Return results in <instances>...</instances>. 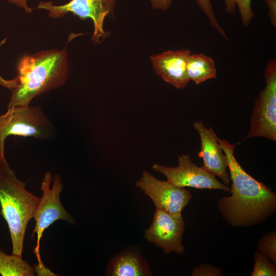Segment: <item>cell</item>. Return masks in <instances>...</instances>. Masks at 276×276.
Segmentation results:
<instances>
[{
	"instance_id": "obj_1",
	"label": "cell",
	"mask_w": 276,
	"mask_h": 276,
	"mask_svg": "<svg viewBox=\"0 0 276 276\" xmlns=\"http://www.w3.org/2000/svg\"><path fill=\"white\" fill-rule=\"evenodd\" d=\"M217 140L227 157L232 182L231 195L222 197L218 203L222 216L235 227L261 224L275 212V193L242 168L234 155L235 145L226 140Z\"/></svg>"
},
{
	"instance_id": "obj_2",
	"label": "cell",
	"mask_w": 276,
	"mask_h": 276,
	"mask_svg": "<svg viewBox=\"0 0 276 276\" xmlns=\"http://www.w3.org/2000/svg\"><path fill=\"white\" fill-rule=\"evenodd\" d=\"M8 107L28 106L35 97L64 84L68 75L65 50L42 51L22 57Z\"/></svg>"
},
{
	"instance_id": "obj_3",
	"label": "cell",
	"mask_w": 276,
	"mask_h": 276,
	"mask_svg": "<svg viewBox=\"0 0 276 276\" xmlns=\"http://www.w3.org/2000/svg\"><path fill=\"white\" fill-rule=\"evenodd\" d=\"M26 183L16 177L5 157H0V214L9 228L12 254L20 257L28 222L40 200L26 189Z\"/></svg>"
},
{
	"instance_id": "obj_4",
	"label": "cell",
	"mask_w": 276,
	"mask_h": 276,
	"mask_svg": "<svg viewBox=\"0 0 276 276\" xmlns=\"http://www.w3.org/2000/svg\"><path fill=\"white\" fill-rule=\"evenodd\" d=\"M51 122L38 106L8 107L0 116V157L5 156V142L9 135L47 139L52 134Z\"/></svg>"
},
{
	"instance_id": "obj_5",
	"label": "cell",
	"mask_w": 276,
	"mask_h": 276,
	"mask_svg": "<svg viewBox=\"0 0 276 276\" xmlns=\"http://www.w3.org/2000/svg\"><path fill=\"white\" fill-rule=\"evenodd\" d=\"M52 180V174L49 171L47 172L40 187L42 195L33 216L35 225L31 238L36 234V245L33 252L36 256L38 264L34 266L38 268L45 267L40 255V242L44 231L58 220H64L70 224L75 223L73 218L65 210L60 200V195L63 190L60 176L58 174L54 176L53 186L50 188Z\"/></svg>"
},
{
	"instance_id": "obj_6",
	"label": "cell",
	"mask_w": 276,
	"mask_h": 276,
	"mask_svg": "<svg viewBox=\"0 0 276 276\" xmlns=\"http://www.w3.org/2000/svg\"><path fill=\"white\" fill-rule=\"evenodd\" d=\"M265 86L255 99L245 139L263 137L276 142V61L269 60L265 70Z\"/></svg>"
},
{
	"instance_id": "obj_7",
	"label": "cell",
	"mask_w": 276,
	"mask_h": 276,
	"mask_svg": "<svg viewBox=\"0 0 276 276\" xmlns=\"http://www.w3.org/2000/svg\"><path fill=\"white\" fill-rule=\"evenodd\" d=\"M117 0H71L63 5H54L53 2H41L36 9L49 11V16L54 18L64 16L71 12L81 19H91L94 23L91 40L94 43L103 41L109 33L103 30L104 20L112 14Z\"/></svg>"
},
{
	"instance_id": "obj_8",
	"label": "cell",
	"mask_w": 276,
	"mask_h": 276,
	"mask_svg": "<svg viewBox=\"0 0 276 276\" xmlns=\"http://www.w3.org/2000/svg\"><path fill=\"white\" fill-rule=\"evenodd\" d=\"M178 165L169 167L154 164L151 168L163 174L167 181L179 187H191L196 189L221 190L229 191V188L219 182L216 177L202 167H199L192 162L189 154H182L178 156Z\"/></svg>"
},
{
	"instance_id": "obj_9",
	"label": "cell",
	"mask_w": 276,
	"mask_h": 276,
	"mask_svg": "<svg viewBox=\"0 0 276 276\" xmlns=\"http://www.w3.org/2000/svg\"><path fill=\"white\" fill-rule=\"evenodd\" d=\"M135 185L151 199L156 209L170 214H181L192 198L191 194L183 188L159 180L147 171L142 172Z\"/></svg>"
},
{
	"instance_id": "obj_10",
	"label": "cell",
	"mask_w": 276,
	"mask_h": 276,
	"mask_svg": "<svg viewBox=\"0 0 276 276\" xmlns=\"http://www.w3.org/2000/svg\"><path fill=\"white\" fill-rule=\"evenodd\" d=\"M185 223L181 214H170L156 209L152 222L145 230V238L157 246L163 248L165 254L174 251L183 254L182 244Z\"/></svg>"
},
{
	"instance_id": "obj_11",
	"label": "cell",
	"mask_w": 276,
	"mask_h": 276,
	"mask_svg": "<svg viewBox=\"0 0 276 276\" xmlns=\"http://www.w3.org/2000/svg\"><path fill=\"white\" fill-rule=\"evenodd\" d=\"M193 126L200 136L201 149L198 156L203 159L202 167L215 177H219L224 185H229L230 177L226 171L227 158L223 153L217 136L212 128H206L202 121L194 122Z\"/></svg>"
},
{
	"instance_id": "obj_12",
	"label": "cell",
	"mask_w": 276,
	"mask_h": 276,
	"mask_svg": "<svg viewBox=\"0 0 276 276\" xmlns=\"http://www.w3.org/2000/svg\"><path fill=\"white\" fill-rule=\"evenodd\" d=\"M191 51L169 50L151 55L150 61L156 73L164 81L178 89H183L190 81L186 64Z\"/></svg>"
},
{
	"instance_id": "obj_13",
	"label": "cell",
	"mask_w": 276,
	"mask_h": 276,
	"mask_svg": "<svg viewBox=\"0 0 276 276\" xmlns=\"http://www.w3.org/2000/svg\"><path fill=\"white\" fill-rule=\"evenodd\" d=\"M106 275L110 276H149L152 272L147 262L140 251L125 249L109 261Z\"/></svg>"
},
{
	"instance_id": "obj_14",
	"label": "cell",
	"mask_w": 276,
	"mask_h": 276,
	"mask_svg": "<svg viewBox=\"0 0 276 276\" xmlns=\"http://www.w3.org/2000/svg\"><path fill=\"white\" fill-rule=\"evenodd\" d=\"M186 70L190 80L197 85L217 77L214 60L202 53H191L187 60Z\"/></svg>"
},
{
	"instance_id": "obj_15",
	"label": "cell",
	"mask_w": 276,
	"mask_h": 276,
	"mask_svg": "<svg viewBox=\"0 0 276 276\" xmlns=\"http://www.w3.org/2000/svg\"><path fill=\"white\" fill-rule=\"evenodd\" d=\"M0 274L3 276H34V268L22 257L8 255L0 248Z\"/></svg>"
},
{
	"instance_id": "obj_16",
	"label": "cell",
	"mask_w": 276,
	"mask_h": 276,
	"mask_svg": "<svg viewBox=\"0 0 276 276\" xmlns=\"http://www.w3.org/2000/svg\"><path fill=\"white\" fill-rule=\"evenodd\" d=\"M251 3V0H224L225 11L228 13L233 14L238 7L241 23L246 27L254 17Z\"/></svg>"
},
{
	"instance_id": "obj_17",
	"label": "cell",
	"mask_w": 276,
	"mask_h": 276,
	"mask_svg": "<svg viewBox=\"0 0 276 276\" xmlns=\"http://www.w3.org/2000/svg\"><path fill=\"white\" fill-rule=\"evenodd\" d=\"M255 264L251 276H275V264L260 251L254 254Z\"/></svg>"
},
{
	"instance_id": "obj_18",
	"label": "cell",
	"mask_w": 276,
	"mask_h": 276,
	"mask_svg": "<svg viewBox=\"0 0 276 276\" xmlns=\"http://www.w3.org/2000/svg\"><path fill=\"white\" fill-rule=\"evenodd\" d=\"M259 251L276 263V233L275 231L265 234L259 241Z\"/></svg>"
},
{
	"instance_id": "obj_19",
	"label": "cell",
	"mask_w": 276,
	"mask_h": 276,
	"mask_svg": "<svg viewBox=\"0 0 276 276\" xmlns=\"http://www.w3.org/2000/svg\"><path fill=\"white\" fill-rule=\"evenodd\" d=\"M194 1L207 17L211 27L215 29L226 40H227L228 37L225 31L217 20L211 1L194 0Z\"/></svg>"
},
{
	"instance_id": "obj_20",
	"label": "cell",
	"mask_w": 276,
	"mask_h": 276,
	"mask_svg": "<svg viewBox=\"0 0 276 276\" xmlns=\"http://www.w3.org/2000/svg\"><path fill=\"white\" fill-rule=\"evenodd\" d=\"M193 276H218L223 275L220 268L208 264L200 265L195 267L192 271Z\"/></svg>"
},
{
	"instance_id": "obj_21",
	"label": "cell",
	"mask_w": 276,
	"mask_h": 276,
	"mask_svg": "<svg viewBox=\"0 0 276 276\" xmlns=\"http://www.w3.org/2000/svg\"><path fill=\"white\" fill-rule=\"evenodd\" d=\"M268 9V15L271 24L276 27V0H265Z\"/></svg>"
},
{
	"instance_id": "obj_22",
	"label": "cell",
	"mask_w": 276,
	"mask_h": 276,
	"mask_svg": "<svg viewBox=\"0 0 276 276\" xmlns=\"http://www.w3.org/2000/svg\"><path fill=\"white\" fill-rule=\"evenodd\" d=\"M150 2L153 9L166 11L171 7L172 0H150Z\"/></svg>"
},
{
	"instance_id": "obj_23",
	"label": "cell",
	"mask_w": 276,
	"mask_h": 276,
	"mask_svg": "<svg viewBox=\"0 0 276 276\" xmlns=\"http://www.w3.org/2000/svg\"><path fill=\"white\" fill-rule=\"evenodd\" d=\"M5 41V39L0 44V46ZM0 85L4 87H7L10 90L15 86L16 80L15 78L12 80H5L0 76Z\"/></svg>"
},
{
	"instance_id": "obj_24",
	"label": "cell",
	"mask_w": 276,
	"mask_h": 276,
	"mask_svg": "<svg viewBox=\"0 0 276 276\" xmlns=\"http://www.w3.org/2000/svg\"><path fill=\"white\" fill-rule=\"evenodd\" d=\"M7 1L16 5L22 8L26 13H32V9L27 5V0H7Z\"/></svg>"
}]
</instances>
